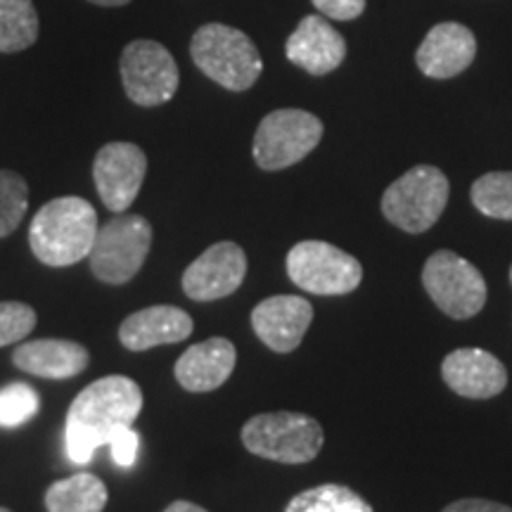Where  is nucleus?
Wrapping results in <instances>:
<instances>
[{
    "label": "nucleus",
    "mask_w": 512,
    "mask_h": 512,
    "mask_svg": "<svg viewBox=\"0 0 512 512\" xmlns=\"http://www.w3.org/2000/svg\"><path fill=\"white\" fill-rule=\"evenodd\" d=\"M475 55L477 38L465 24L441 22L425 36L415 53V62L430 79H453L475 62Z\"/></svg>",
    "instance_id": "dca6fc26"
},
{
    "label": "nucleus",
    "mask_w": 512,
    "mask_h": 512,
    "mask_svg": "<svg viewBox=\"0 0 512 512\" xmlns=\"http://www.w3.org/2000/svg\"><path fill=\"white\" fill-rule=\"evenodd\" d=\"M323 138V121L304 110H275L261 119L254 136V162L264 171H280L302 162Z\"/></svg>",
    "instance_id": "6e6552de"
},
{
    "label": "nucleus",
    "mask_w": 512,
    "mask_h": 512,
    "mask_svg": "<svg viewBox=\"0 0 512 512\" xmlns=\"http://www.w3.org/2000/svg\"><path fill=\"white\" fill-rule=\"evenodd\" d=\"M285 55L311 76H325L344 62L347 41L323 15H309L287 38Z\"/></svg>",
    "instance_id": "4468645a"
},
{
    "label": "nucleus",
    "mask_w": 512,
    "mask_h": 512,
    "mask_svg": "<svg viewBox=\"0 0 512 512\" xmlns=\"http://www.w3.org/2000/svg\"><path fill=\"white\" fill-rule=\"evenodd\" d=\"M143 411V392L131 377L110 375L88 384L67 413V453L74 463H88L112 432L131 425Z\"/></svg>",
    "instance_id": "f257e3e1"
},
{
    "label": "nucleus",
    "mask_w": 512,
    "mask_h": 512,
    "mask_svg": "<svg viewBox=\"0 0 512 512\" xmlns=\"http://www.w3.org/2000/svg\"><path fill=\"white\" fill-rule=\"evenodd\" d=\"M313 306L297 294H278L256 304L252 311V328L256 337L275 354H290L302 344L311 328Z\"/></svg>",
    "instance_id": "ddd939ff"
},
{
    "label": "nucleus",
    "mask_w": 512,
    "mask_h": 512,
    "mask_svg": "<svg viewBox=\"0 0 512 512\" xmlns=\"http://www.w3.org/2000/svg\"><path fill=\"white\" fill-rule=\"evenodd\" d=\"M190 55L204 76L233 93L249 91L264 72V62L252 38L228 24L214 22L197 29Z\"/></svg>",
    "instance_id": "7ed1b4c3"
},
{
    "label": "nucleus",
    "mask_w": 512,
    "mask_h": 512,
    "mask_svg": "<svg viewBox=\"0 0 512 512\" xmlns=\"http://www.w3.org/2000/svg\"><path fill=\"white\" fill-rule=\"evenodd\" d=\"M107 444L112 446V458H114V463H117V465L131 467L133 463H136L138 448H140V437L131 425L114 430Z\"/></svg>",
    "instance_id": "bb28decb"
},
{
    "label": "nucleus",
    "mask_w": 512,
    "mask_h": 512,
    "mask_svg": "<svg viewBox=\"0 0 512 512\" xmlns=\"http://www.w3.org/2000/svg\"><path fill=\"white\" fill-rule=\"evenodd\" d=\"M41 408L38 392L27 382H12L0 389V427H19Z\"/></svg>",
    "instance_id": "393cba45"
},
{
    "label": "nucleus",
    "mask_w": 512,
    "mask_h": 512,
    "mask_svg": "<svg viewBox=\"0 0 512 512\" xmlns=\"http://www.w3.org/2000/svg\"><path fill=\"white\" fill-rule=\"evenodd\" d=\"M12 363L43 380H69L88 368L91 354L83 344L69 339H34L15 349Z\"/></svg>",
    "instance_id": "6ab92c4d"
},
{
    "label": "nucleus",
    "mask_w": 512,
    "mask_h": 512,
    "mask_svg": "<svg viewBox=\"0 0 512 512\" xmlns=\"http://www.w3.org/2000/svg\"><path fill=\"white\" fill-rule=\"evenodd\" d=\"M152 247L150 221L138 214H119L98 228L88 254L91 271L107 285H124L143 268Z\"/></svg>",
    "instance_id": "423d86ee"
},
{
    "label": "nucleus",
    "mask_w": 512,
    "mask_h": 512,
    "mask_svg": "<svg viewBox=\"0 0 512 512\" xmlns=\"http://www.w3.org/2000/svg\"><path fill=\"white\" fill-rule=\"evenodd\" d=\"M285 512H373V508L349 486L320 484L294 496Z\"/></svg>",
    "instance_id": "4be33fe9"
},
{
    "label": "nucleus",
    "mask_w": 512,
    "mask_h": 512,
    "mask_svg": "<svg viewBox=\"0 0 512 512\" xmlns=\"http://www.w3.org/2000/svg\"><path fill=\"white\" fill-rule=\"evenodd\" d=\"M121 81L131 102L140 107H157L178 91V64L162 43L140 38L128 43L121 53Z\"/></svg>",
    "instance_id": "9d476101"
},
{
    "label": "nucleus",
    "mask_w": 512,
    "mask_h": 512,
    "mask_svg": "<svg viewBox=\"0 0 512 512\" xmlns=\"http://www.w3.org/2000/svg\"><path fill=\"white\" fill-rule=\"evenodd\" d=\"M36 311L22 302H0V347L22 342L36 328Z\"/></svg>",
    "instance_id": "a878e982"
},
{
    "label": "nucleus",
    "mask_w": 512,
    "mask_h": 512,
    "mask_svg": "<svg viewBox=\"0 0 512 512\" xmlns=\"http://www.w3.org/2000/svg\"><path fill=\"white\" fill-rule=\"evenodd\" d=\"M88 3L100 5V8H121V5L131 3V0H88Z\"/></svg>",
    "instance_id": "7c9ffc66"
},
{
    "label": "nucleus",
    "mask_w": 512,
    "mask_h": 512,
    "mask_svg": "<svg viewBox=\"0 0 512 512\" xmlns=\"http://www.w3.org/2000/svg\"><path fill=\"white\" fill-rule=\"evenodd\" d=\"M323 17L339 19V22H351L361 17L366 10V0H311Z\"/></svg>",
    "instance_id": "cd10ccee"
},
{
    "label": "nucleus",
    "mask_w": 512,
    "mask_h": 512,
    "mask_svg": "<svg viewBox=\"0 0 512 512\" xmlns=\"http://www.w3.org/2000/svg\"><path fill=\"white\" fill-rule=\"evenodd\" d=\"M0 512H12V510H8V508H0Z\"/></svg>",
    "instance_id": "2f4dec72"
},
{
    "label": "nucleus",
    "mask_w": 512,
    "mask_h": 512,
    "mask_svg": "<svg viewBox=\"0 0 512 512\" xmlns=\"http://www.w3.org/2000/svg\"><path fill=\"white\" fill-rule=\"evenodd\" d=\"M247 275V256L235 242L204 249L183 273V292L195 302H216L240 290Z\"/></svg>",
    "instance_id": "f8f14e48"
},
{
    "label": "nucleus",
    "mask_w": 512,
    "mask_h": 512,
    "mask_svg": "<svg viewBox=\"0 0 512 512\" xmlns=\"http://www.w3.org/2000/svg\"><path fill=\"white\" fill-rule=\"evenodd\" d=\"M98 214L83 197H57L38 209L29 228L31 252L41 264L64 268L91 254Z\"/></svg>",
    "instance_id": "f03ea898"
},
{
    "label": "nucleus",
    "mask_w": 512,
    "mask_h": 512,
    "mask_svg": "<svg viewBox=\"0 0 512 512\" xmlns=\"http://www.w3.org/2000/svg\"><path fill=\"white\" fill-rule=\"evenodd\" d=\"M164 512H207V510L200 508V505L190 503V501H176V503H171Z\"/></svg>",
    "instance_id": "c756f323"
},
{
    "label": "nucleus",
    "mask_w": 512,
    "mask_h": 512,
    "mask_svg": "<svg viewBox=\"0 0 512 512\" xmlns=\"http://www.w3.org/2000/svg\"><path fill=\"white\" fill-rule=\"evenodd\" d=\"M38 15L31 0H0V53H19L34 46Z\"/></svg>",
    "instance_id": "412c9836"
},
{
    "label": "nucleus",
    "mask_w": 512,
    "mask_h": 512,
    "mask_svg": "<svg viewBox=\"0 0 512 512\" xmlns=\"http://www.w3.org/2000/svg\"><path fill=\"white\" fill-rule=\"evenodd\" d=\"M192 335V318L178 306H147L131 313L119 328V342L131 351L178 344Z\"/></svg>",
    "instance_id": "a211bd4d"
},
{
    "label": "nucleus",
    "mask_w": 512,
    "mask_h": 512,
    "mask_svg": "<svg viewBox=\"0 0 512 512\" xmlns=\"http://www.w3.org/2000/svg\"><path fill=\"white\" fill-rule=\"evenodd\" d=\"M448 178L437 166H413L389 185L382 197V214L406 233H425L441 219L448 204Z\"/></svg>",
    "instance_id": "39448f33"
},
{
    "label": "nucleus",
    "mask_w": 512,
    "mask_h": 512,
    "mask_svg": "<svg viewBox=\"0 0 512 512\" xmlns=\"http://www.w3.org/2000/svg\"><path fill=\"white\" fill-rule=\"evenodd\" d=\"M510 283H512V268H510Z\"/></svg>",
    "instance_id": "473e14b6"
},
{
    "label": "nucleus",
    "mask_w": 512,
    "mask_h": 512,
    "mask_svg": "<svg viewBox=\"0 0 512 512\" xmlns=\"http://www.w3.org/2000/svg\"><path fill=\"white\" fill-rule=\"evenodd\" d=\"M147 174V157L133 143H110L98 152L93 164L95 188L102 204L114 214H124L136 202Z\"/></svg>",
    "instance_id": "9b49d317"
},
{
    "label": "nucleus",
    "mask_w": 512,
    "mask_h": 512,
    "mask_svg": "<svg viewBox=\"0 0 512 512\" xmlns=\"http://www.w3.org/2000/svg\"><path fill=\"white\" fill-rule=\"evenodd\" d=\"M105 505L107 486L88 472L60 479L46 491L48 512H102Z\"/></svg>",
    "instance_id": "aec40b11"
},
{
    "label": "nucleus",
    "mask_w": 512,
    "mask_h": 512,
    "mask_svg": "<svg viewBox=\"0 0 512 512\" xmlns=\"http://www.w3.org/2000/svg\"><path fill=\"white\" fill-rule=\"evenodd\" d=\"M238 351L226 337H211L207 342L192 344L176 361L174 375L178 384L188 392H214L233 375Z\"/></svg>",
    "instance_id": "f3484780"
},
{
    "label": "nucleus",
    "mask_w": 512,
    "mask_h": 512,
    "mask_svg": "<svg viewBox=\"0 0 512 512\" xmlns=\"http://www.w3.org/2000/svg\"><path fill=\"white\" fill-rule=\"evenodd\" d=\"M287 275L306 292L337 297L354 292L361 285L363 266L349 252L330 242L304 240L287 254Z\"/></svg>",
    "instance_id": "0eeeda50"
},
{
    "label": "nucleus",
    "mask_w": 512,
    "mask_h": 512,
    "mask_svg": "<svg viewBox=\"0 0 512 512\" xmlns=\"http://www.w3.org/2000/svg\"><path fill=\"white\" fill-rule=\"evenodd\" d=\"M323 441L320 422L304 413H261L242 427V444L247 451L275 463H311L323 448Z\"/></svg>",
    "instance_id": "20e7f679"
},
{
    "label": "nucleus",
    "mask_w": 512,
    "mask_h": 512,
    "mask_svg": "<svg viewBox=\"0 0 512 512\" xmlns=\"http://www.w3.org/2000/svg\"><path fill=\"white\" fill-rule=\"evenodd\" d=\"M422 285L448 318L477 316L486 304V280L475 264L456 252H434L422 268Z\"/></svg>",
    "instance_id": "1a4fd4ad"
},
{
    "label": "nucleus",
    "mask_w": 512,
    "mask_h": 512,
    "mask_svg": "<svg viewBox=\"0 0 512 512\" xmlns=\"http://www.w3.org/2000/svg\"><path fill=\"white\" fill-rule=\"evenodd\" d=\"M470 200L489 219L512 221V171H491L477 178Z\"/></svg>",
    "instance_id": "5701e85b"
},
{
    "label": "nucleus",
    "mask_w": 512,
    "mask_h": 512,
    "mask_svg": "<svg viewBox=\"0 0 512 512\" xmlns=\"http://www.w3.org/2000/svg\"><path fill=\"white\" fill-rule=\"evenodd\" d=\"M441 377L465 399H494L508 384V370L503 363L477 347L451 351L441 363Z\"/></svg>",
    "instance_id": "2eb2a0df"
},
{
    "label": "nucleus",
    "mask_w": 512,
    "mask_h": 512,
    "mask_svg": "<svg viewBox=\"0 0 512 512\" xmlns=\"http://www.w3.org/2000/svg\"><path fill=\"white\" fill-rule=\"evenodd\" d=\"M444 512H512V508L496 501H484V498H463V501L446 505Z\"/></svg>",
    "instance_id": "c85d7f7f"
},
{
    "label": "nucleus",
    "mask_w": 512,
    "mask_h": 512,
    "mask_svg": "<svg viewBox=\"0 0 512 512\" xmlns=\"http://www.w3.org/2000/svg\"><path fill=\"white\" fill-rule=\"evenodd\" d=\"M29 209V185L15 171H0V238L15 233Z\"/></svg>",
    "instance_id": "b1692460"
}]
</instances>
